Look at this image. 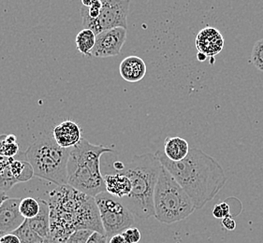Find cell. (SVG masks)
I'll return each mask as SVG.
<instances>
[{"label":"cell","mask_w":263,"mask_h":243,"mask_svg":"<svg viewBox=\"0 0 263 243\" xmlns=\"http://www.w3.org/2000/svg\"><path fill=\"white\" fill-rule=\"evenodd\" d=\"M19 153V145L6 141V134L0 136V157L14 158Z\"/></svg>","instance_id":"cell-21"},{"label":"cell","mask_w":263,"mask_h":243,"mask_svg":"<svg viewBox=\"0 0 263 243\" xmlns=\"http://www.w3.org/2000/svg\"><path fill=\"white\" fill-rule=\"evenodd\" d=\"M86 243H108V237L105 234L94 231Z\"/></svg>","instance_id":"cell-26"},{"label":"cell","mask_w":263,"mask_h":243,"mask_svg":"<svg viewBox=\"0 0 263 243\" xmlns=\"http://www.w3.org/2000/svg\"><path fill=\"white\" fill-rule=\"evenodd\" d=\"M106 192L116 198H125L129 196L132 191V181L126 175L121 172H116L115 174H106Z\"/></svg>","instance_id":"cell-14"},{"label":"cell","mask_w":263,"mask_h":243,"mask_svg":"<svg viewBox=\"0 0 263 243\" xmlns=\"http://www.w3.org/2000/svg\"><path fill=\"white\" fill-rule=\"evenodd\" d=\"M93 232L90 229H78L69 236L65 243H86Z\"/></svg>","instance_id":"cell-23"},{"label":"cell","mask_w":263,"mask_h":243,"mask_svg":"<svg viewBox=\"0 0 263 243\" xmlns=\"http://www.w3.org/2000/svg\"><path fill=\"white\" fill-rule=\"evenodd\" d=\"M112 166H114V169H115L116 172H121L122 170L125 169L126 165L124 164L121 161H116Z\"/></svg>","instance_id":"cell-31"},{"label":"cell","mask_w":263,"mask_h":243,"mask_svg":"<svg viewBox=\"0 0 263 243\" xmlns=\"http://www.w3.org/2000/svg\"><path fill=\"white\" fill-rule=\"evenodd\" d=\"M126 40V28L116 27L100 32L96 36L95 46L91 55L99 58L116 56L121 53Z\"/></svg>","instance_id":"cell-9"},{"label":"cell","mask_w":263,"mask_h":243,"mask_svg":"<svg viewBox=\"0 0 263 243\" xmlns=\"http://www.w3.org/2000/svg\"><path fill=\"white\" fill-rule=\"evenodd\" d=\"M51 238L65 243L78 229L105 234L95 197L68 185H59L49 193Z\"/></svg>","instance_id":"cell-2"},{"label":"cell","mask_w":263,"mask_h":243,"mask_svg":"<svg viewBox=\"0 0 263 243\" xmlns=\"http://www.w3.org/2000/svg\"><path fill=\"white\" fill-rule=\"evenodd\" d=\"M6 141L8 143H16L17 137L14 135H6Z\"/></svg>","instance_id":"cell-32"},{"label":"cell","mask_w":263,"mask_h":243,"mask_svg":"<svg viewBox=\"0 0 263 243\" xmlns=\"http://www.w3.org/2000/svg\"><path fill=\"white\" fill-rule=\"evenodd\" d=\"M109 243H126V241L122 234H117L110 238Z\"/></svg>","instance_id":"cell-30"},{"label":"cell","mask_w":263,"mask_h":243,"mask_svg":"<svg viewBox=\"0 0 263 243\" xmlns=\"http://www.w3.org/2000/svg\"><path fill=\"white\" fill-rule=\"evenodd\" d=\"M70 149L61 148L53 138V133L45 132L29 145L23 154H18L31 165L34 176L54 185H68V161Z\"/></svg>","instance_id":"cell-5"},{"label":"cell","mask_w":263,"mask_h":243,"mask_svg":"<svg viewBox=\"0 0 263 243\" xmlns=\"http://www.w3.org/2000/svg\"><path fill=\"white\" fill-rule=\"evenodd\" d=\"M19 210L25 219H27V220L32 219V218L37 216L39 212L41 211L40 201L31 196L21 198Z\"/></svg>","instance_id":"cell-20"},{"label":"cell","mask_w":263,"mask_h":243,"mask_svg":"<svg viewBox=\"0 0 263 243\" xmlns=\"http://www.w3.org/2000/svg\"><path fill=\"white\" fill-rule=\"evenodd\" d=\"M146 70L147 68L145 62L141 57L135 55H130L123 59L119 67L122 79L128 83H138L142 80L146 74Z\"/></svg>","instance_id":"cell-13"},{"label":"cell","mask_w":263,"mask_h":243,"mask_svg":"<svg viewBox=\"0 0 263 243\" xmlns=\"http://www.w3.org/2000/svg\"><path fill=\"white\" fill-rule=\"evenodd\" d=\"M251 62L256 69L263 72V38L255 43L251 52Z\"/></svg>","instance_id":"cell-22"},{"label":"cell","mask_w":263,"mask_h":243,"mask_svg":"<svg viewBox=\"0 0 263 243\" xmlns=\"http://www.w3.org/2000/svg\"><path fill=\"white\" fill-rule=\"evenodd\" d=\"M98 0H82V4L84 7H87V8H89L92 5H94L96 2H97Z\"/></svg>","instance_id":"cell-33"},{"label":"cell","mask_w":263,"mask_h":243,"mask_svg":"<svg viewBox=\"0 0 263 243\" xmlns=\"http://www.w3.org/2000/svg\"><path fill=\"white\" fill-rule=\"evenodd\" d=\"M96 36L97 35L94 32L85 28L77 34L75 37V44L80 53L87 56L91 55V52L95 46Z\"/></svg>","instance_id":"cell-18"},{"label":"cell","mask_w":263,"mask_h":243,"mask_svg":"<svg viewBox=\"0 0 263 243\" xmlns=\"http://www.w3.org/2000/svg\"><path fill=\"white\" fill-rule=\"evenodd\" d=\"M197 56H198V59H199L200 61H201V62H202V61H204V60L206 59V57H207L205 54H203V53H198V55H197Z\"/></svg>","instance_id":"cell-35"},{"label":"cell","mask_w":263,"mask_h":243,"mask_svg":"<svg viewBox=\"0 0 263 243\" xmlns=\"http://www.w3.org/2000/svg\"><path fill=\"white\" fill-rule=\"evenodd\" d=\"M9 196H7L5 191L0 190V206L3 204L4 201L7 200Z\"/></svg>","instance_id":"cell-34"},{"label":"cell","mask_w":263,"mask_h":243,"mask_svg":"<svg viewBox=\"0 0 263 243\" xmlns=\"http://www.w3.org/2000/svg\"><path fill=\"white\" fill-rule=\"evenodd\" d=\"M190 151V144L182 137H167L164 141V154L173 162L184 160L189 155Z\"/></svg>","instance_id":"cell-15"},{"label":"cell","mask_w":263,"mask_h":243,"mask_svg":"<svg viewBox=\"0 0 263 243\" xmlns=\"http://www.w3.org/2000/svg\"><path fill=\"white\" fill-rule=\"evenodd\" d=\"M221 224L223 228L227 229L228 231H233V230H235V228L237 227L236 222L232 218V215H228V216L224 217L222 219Z\"/></svg>","instance_id":"cell-27"},{"label":"cell","mask_w":263,"mask_h":243,"mask_svg":"<svg viewBox=\"0 0 263 243\" xmlns=\"http://www.w3.org/2000/svg\"><path fill=\"white\" fill-rule=\"evenodd\" d=\"M156 155L190 196L196 210L213 200L226 185L228 178L221 165L200 149H190L189 155L179 162L168 160L161 149Z\"/></svg>","instance_id":"cell-1"},{"label":"cell","mask_w":263,"mask_h":243,"mask_svg":"<svg viewBox=\"0 0 263 243\" xmlns=\"http://www.w3.org/2000/svg\"><path fill=\"white\" fill-rule=\"evenodd\" d=\"M263 243V242H262Z\"/></svg>","instance_id":"cell-36"},{"label":"cell","mask_w":263,"mask_h":243,"mask_svg":"<svg viewBox=\"0 0 263 243\" xmlns=\"http://www.w3.org/2000/svg\"><path fill=\"white\" fill-rule=\"evenodd\" d=\"M41 211L37 216L27 220L32 229L45 240L52 239L50 233V207L48 201L39 199Z\"/></svg>","instance_id":"cell-16"},{"label":"cell","mask_w":263,"mask_h":243,"mask_svg":"<svg viewBox=\"0 0 263 243\" xmlns=\"http://www.w3.org/2000/svg\"><path fill=\"white\" fill-rule=\"evenodd\" d=\"M126 243L140 242L142 238V234L137 228H126L125 231L121 233Z\"/></svg>","instance_id":"cell-24"},{"label":"cell","mask_w":263,"mask_h":243,"mask_svg":"<svg viewBox=\"0 0 263 243\" xmlns=\"http://www.w3.org/2000/svg\"><path fill=\"white\" fill-rule=\"evenodd\" d=\"M224 42L221 32L215 27H207L198 33L196 37V47L199 53L214 57L221 52Z\"/></svg>","instance_id":"cell-11"},{"label":"cell","mask_w":263,"mask_h":243,"mask_svg":"<svg viewBox=\"0 0 263 243\" xmlns=\"http://www.w3.org/2000/svg\"><path fill=\"white\" fill-rule=\"evenodd\" d=\"M0 243H21V240L13 233H8L1 235Z\"/></svg>","instance_id":"cell-28"},{"label":"cell","mask_w":263,"mask_h":243,"mask_svg":"<svg viewBox=\"0 0 263 243\" xmlns=\"http://www.w3.org/2000/svg\"><path fill=\"white\" fill-rule=\"evenodd\" d=\"M115 153L104 145H95L82 138L70 149L68 161V185L95 197L106 192L105 180L100 171V157L104 153Z\"/></svg>","instance_id":"cell-4"},{"label":"cell","mask_w":263,"mask_h":243,"mask_svg":"<svg viewBox=\"0 0 263 243\" xmlns=\"http://www.w3.org/2000/svg\"><path fill=\"white\" fill-rule=\"evenodd\" d=\"M162 169L156 153L135 155L125 166L121 173L132 181L130 195L122 198L123 204L140 219L147 220L154 216V194Z\"/></svg>","instance_id":"cell-3"},{"label":"cell","mask_w":263,"mask_h":243,"mask_svg":"<svg viewBox=\"0 0 263 243\" xmlns=\"http://www.w3.org/2000/svg\"><path fill=\"white\" fill-rule=\"evenodd\" d=\"M21 198L9 197L0 206V235L15 231L25 222V218L20 212Z\"/></svg>","instance_id":"cell-10"},{"label":"cell","mask_w":263,"mask_h":243,"mask_svg":"<svg viewBox=\"0 0 263 243\" xmlns=\"http://www.w3.org/2000/svg\"><path fill=\"white\" fill-rule=\"evenodd\" d=\"M11 158H7V157H0V176L4 173L5 169L8 168V166L10 165Z\"/></svg>","instance_id":"cell-29"},{"label":"cell","mask_w":263,"mask_h":243,"mask_svg":"<svg viewBox=\"0 0 263 243\" xmlns=\"http://www.w3.org/2000/svg\"><path fill=\"white\" fill-rule=\"evenodd\" d=\"M95 200L108 238L132 228L134 224V215L119 198L111 196L108 192H103L95 196Z\"/></svg>","instance_id":"cell-7"},{"label":"cell","mask_w":263,"mask_h":243,"mask_svg":"<svg viewBox=\"0 0 263 243\" xmlns=\"http://www.w3.org/2000/svg\"><path fill=\"white\" fill-rule=\"evenodd\" d=\"M12 233L20 238L21 243H44L46 241L32 229L27 219L22 224L20 228H17Z\"/></svg>","instance_id":"cell-19"},{"label":"cell","mask_w":263,"mask_h":243,"mask_svg":"<svg viewBox=\"0 0 263 243\" xmlns=\"http://www.w3.org/2000/svg\"><path fill=\"white\" fill-rule=\"evenodd\" d=\"M101 10L96 19L99 31L102 32L116 27H127V14L130 0H100Z\"/></svg>","instance_id":"cell-8"},{"label":"cell","mask_w":263,"mask_h":243,"mask_svg":"<svg viewBox=\"0 0 263 243\" xmlns=\"http://www.w3.org/2000/svg\"><path fill=\"white\" fill-rule=\"evenodd\" d=\"M154 217L166 225L180 222L196 211L186 192L162 166L154 194Z\"/></svg>","instance_id":"cell-6"},{"label":"cell","mask_w":263,"mask_h":243,"mask_svg":"<svg viewBox=\"0 0 263 243\" xmlns=\"http://www.w3.org/2000/svg\"><path fill=\"white\" fill-rule=\"evenodd\" d=\"M53 138L61 148L71 149L82 140L81 127L73 121L66 120L53 127Z\"/></svg>","instance_id":"cell-12"},{"label":"cell","mask_w":263,"mask_h":243,"mask_svg":"<svg viewBox=\"0 0 263 243\" xmlns=\"http://www.w3.org/2000/svg\"><path fill=\"white\" fill-rule=\"evenodd\" d=\"M213 216L216 219H223L224 217L231 215L230 214V206L226 202H221L216 204L213 209Z\"/></svg>","instance_id":"cell-25"},{"label":"cell","mask_w":263,"mask_h":243,"mask_svg":"<svg viewBox=\"0 0 263 243\" xmlns=\"http://www.w3.org/2000/svg\"><path fill=\"white\" fill-rule=\"evenodd\" d=\"M10 169L18 184L26 183L34 177V169L27 161L22 158H11Z\"/></svg>","instance_id":"cell-17"}]
</instances>
